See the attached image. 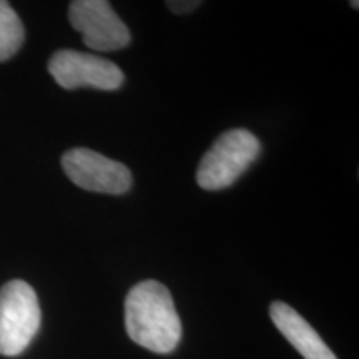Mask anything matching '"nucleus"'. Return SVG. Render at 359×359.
Masks as SVG:
<instances>
[{
  "mask_svg": "<svg viewBox=\"0 0 359 359\" xmlns=\"http://www.w3.org/2000/svg\"><path fill=\"white\" fill-rule=\"evenodd\" d=\"M125 327L133 343L148 351H175L182 339V321L167 286L154 280L135 285L125 298Z\"/></svg>",
  "mask_w": 359,
  "mask_h": 359,
  "instance_id": "1",
  "label": "nucleus"
},
{
  "mask_svg": "<svg viewBox=\"0 0 359 359\" xmlns=\"http://www.w3.org/2000/svg\"><path fill=\"white\" fill-rule=\"evenodd\" d=\"M259 151L262 143L250 130H228L203 155L196 170V182L208 191L231 187L258 158Z\"/></svg>",
  "mask_w": 359,
  "mask_h": 359,
  "instance_id": "2",
  "label": "nucleus"
},
{
  "mask_svg": "<svg viewBox=\"0 0 359 359\" xmlns=\"http://www.w3.org/2000/svg\"><path fill=\"white\" fill-rule=\"evenodd\" d=\"M42 323L37 293L29 283L12 280L0 288V354L19 356L30 346Z\"/></svg>",
  "mask_w": 359,
  "mask_h": 359,
  "instance_id": "3",
  "label": "nucleus"
},
{
  "mask_svg": "<svg viewBox=\"0 0 359 359\" xmlns=\"http://www.w3.org/2000/svg\"><path fill=\"white\" fill-rule=\"evenodd\" d=\"M48 72L65 90L88 87L111 92L122 87L125 80L123 72L114 62L70 48L53 53L48 60Z\"/></svg>",
  "mask_w": 359,
  "mask_h": 359,
  "instance_id": "4",
  "label": "nucleus"
},
{
  "mask_svg": "<svg viewBox=\"0 0 359 359\" xmlns=\"http://www.w3.org/2000/svg\"><path fill=\"white\" fill-rule=\"evenodd\" d=\"M62 168L72 183L87 191L123 195L132 188L133 178L127 165L88 148L65 151L62 156Z\"/></svg>",
  "mask_w": 359,
  "mask_h": 359,
  "instance_id": "5",
  "label": "nucleus"
},
{
  "mask_svg": "<svg viewBox=\"0 0 359 359\" xmlns=\"http://www.w3.org/2000/svg\"><path fill=\"white\" fill-rule=\"evenodd\" d=\"M69 20L92 50H122L132 40L127 25L107 0H75L69 7Z\"/></svg>",
  "mask_w": 359,
  "mask_h": 359,
  "instance_id": "6",
  "label": "nucleus"
},
{
  "mask_svg": "<svg viewBox=\"0 0 359 359\" xmlns=\"http://www.w3.org/2000/svg\"><path fill=\"white\" fill-rule=\"evenodd\" d=\"M269 318L304 359H338L316 330L290 304L273 302L269 306Z\"/></svg>",
  "mask_w": 359,
  "mask_h": 359,
  "instance_id": "7",
  "label": "nucleus"
},
{
  "mask_svg": "<svg viewBox=\"0 0 359 359\" xmlns=\"http://www.w3.org/2000/svg\"><path fill=\"white\" fill-rule=\"evenodd\" d=\"M25 29L11 4L0 0V62H6L20 50Z\"/></svg>",
  "mask_w": 359,
  "mask_h": 359,
  "instance_id": "8",
  "label": "nucleus"
},
{
  "mask_svg": "<svg viewBox=\"0 0 359 359\" xmlns=\"http://www.w3.org/2000/svg\"><path fill=\"white\" fill-rule=\"evenodd\" d=\"M198 6L200 2H196V0L195 2H193V0H185V2H183V0H177V2H175V0H170V2H167V7L175 13L193 12Z\"/></svg>",
  "mask_w": 359,
  "mask_h": 359,
  "instance_id": "9",
  "label": "nucleus"
}]
</instances>
